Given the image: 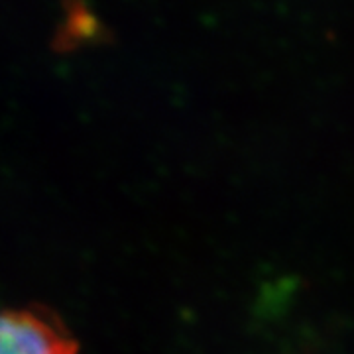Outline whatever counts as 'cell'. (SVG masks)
Returning a JSON list of instances; mask_svg holds the SVG:
<instances>
[{"mask_svg":"<svg viewBox=\"0 0 354 354\" xmlns=\"http://www.w3.org/2000/svg\"><path fill=\"white\" fill-rule=\"evenodd\" d=\"M79 342L44 309H0V354H77Z\"/></svg>","mask_w":354,"mask_h":354,"instance_id":"obj_1","label":"cell"}]
</instances>
